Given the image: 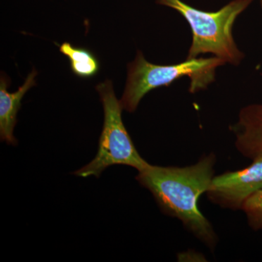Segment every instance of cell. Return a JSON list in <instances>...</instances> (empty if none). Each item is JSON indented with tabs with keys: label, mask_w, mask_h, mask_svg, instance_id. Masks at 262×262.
I'll use <instances>...</instances> for the list:
<instances>
[{
	"label": "cell",
	"mask_w": 262,
	"mask_h": 262,
	"mask_svg": "<svg viewBox=\"0 0 262 262\" xmlns=\"http://www.w3.org/2000/svg\"><path fill=\"white\" fill-rule=\"evenodd\" d=\"M215 155H205L186 167L149 164L139 171L136 180L154 196L163 213L175 217L201 243L213 251L219 238L211 222L198 208L214 176Z\"/></svg>",
	"instance_id": "obj_1"
},
{
	"label": "cell",
	"mask_w": 262,
	"mask_h": 262,
	"mask_svg": "<svg viewBox=\"0 0 262 262\" xmlns=\"http://www.w3.org/2000/svg\"><path fill=\"white\" fill-rule=\"evenodd\" d=\"M253 1L232 0L215 12L198 9L182 0H156V3L175 10L189 24L192 41L188 51V59L211 53L226 63L238 66L244 58V53L234 42L232 29L239 15Z\"/></svg>",
	"instance_id": "obj_2"
},
{
	"label": "cell",
	"mask_w": 262,
	"mask_h": 262,
	"mask_svg": "<svg viewBox=\"0 0 262 262\" xmlns=\"http://www.w3.org/2000/svg\"><path fill=\"white\" fill-rule=\"evenodd\" d=\"M226 62L216 56L192 58L170 65H158L146 61L138 51L135 60L127 65L126 85L120 103L123 110L134 113L148 93L158 88L168 87L179 79H189V91L195 94L206 89L215 81V71Z\"/></svg>",
	"instance_id": "obj_3"
},
{
	"label": "cell",
	"mask_w": 262,
	"mask_h": 262,
	"mask_svg": "<svg viewBox=\"0 0 262 262\" xmlns=\"http://www.w3.org/2000/svg\"><path fill=\"white\" fill-rule=\"evenodd\" d=\"M96 89L104 115L98 151L92 161L76 170L74 175L84 178L94 176L98 178L106 168L115 165H127L140 171L149 163L138 152L124 125L122 119L123 108L116 97L113 82L106 80L98 84Z\"/></svg>",
	"instance_id": "obj_4"
},
{
	"label": "cell",
	"mask_w": 262,
	"mask_h": 262,
	"mask_svg": "<svg viewBox=\"0 0 262 262\" xmlns=\"http://www.w3.org/2000/svg\"><path fill=\"white\" fill-rule=\"evenodd\" d=\"M262 189V155L253 159L247 168L227 172L212 179L207 198L226 209L242 210L244 203Z\"/></svg>",
	"instance_id": "obj_5"
},
{
	"label": "cell",
	"mask_w": 262,
	"mask_h": 262,
	"mask_svg": "<svg viewBox=\"0 0 262 262\" xmlns=\"http://www.w3.org/2000/svg\"><path fill=\"white\" fill-rule=\"evenodd\" d=\"M236 149L243 156L253 160L262 155V103L241 108L237 122L231 125Z\"/></svg>",
	"instance_id": "obj_6"
},
{
	"label": "cell",
	"mask_w": 262,
	"mask_h": 262,
	"mask_svg": "<svg viewBox=\"0 0 262 262\" xmlns=\"http://www.w3.org/2000/svg\"><path fill=\"white\" fill-rule=\"evenodd\" d=\"M37 72L33 70L29 74L23 85L14 93L8 91L10 82L6 77H1L0 80V139L8 144L17 145L18 141L13 135L17 123V114L21 106L22 98L36 84Z\"/></svg>",
	"instance_id": "obj_7"
},
{
	"label": "cell",
	"mask_w": 262,
	"mask_h": 262,
	"mask_svg": "<svg viewBox=\"0 0 262 262\" xmlns=\"http://www.w3.org/2000/svg\"><path fill=\"white\" fill-rule=\"evenodd\" d=\"M59 51L69 58L71 70L77 77L92 78L99 72L100 63L97 57L87 48L75 47L66 42L59 46Z\"/></svg>",
	"instance_id": "obj_8"
},
{
	"label": "cell",
	"mask_w": 262,
	"mask_h": 262,
	"mask_svg": "<svg viewBox=\"0 0 262 262\" xmlns=\"http://www.w3.org/2000/svg\"><path fill=\"white\" fill-rule=\"evenodd\" d=\"M248 225L254 230H262V189L248 198L242 208Z\"/></svg>",
	"instance_id": "obj_9"
},
{
	"label": "cell",
	"mask_w": 262,
	"mask_h": 262,
	"mask_svg": "<svg viewBox=\"0 0 262 262\" xmlns=\"http://www.w3.org/2000/svg\"><path fill=\"white\" fill-rule=\"evenodd\" d=\"M260 4H261V8L262 9V0H260Z\"/></svg>",
	"instance_id": "obj_10"
}]
</instances>
